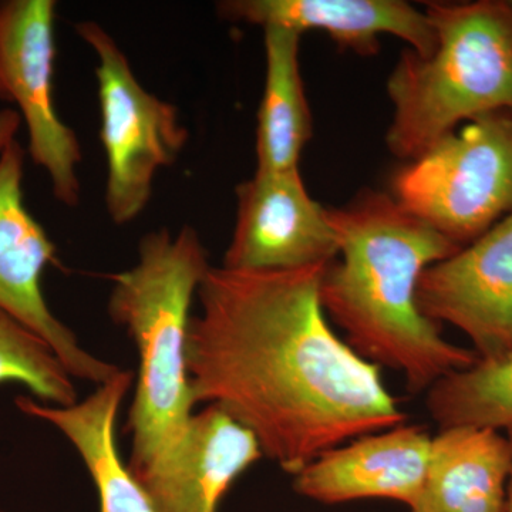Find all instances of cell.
Wrapping results in <instances>:
<instances>
[{
    "label": "cell",
    "instance_id": "1",
    "mask_svg": "<svg viewBox=\"0 0 512 512\" xmlns=\"http://www.w3.org/2000/svg\"><path fill=\"white\" fill-rule=\"evenodd\" d=\"M326 266H211L188 330L195 406L220 407L292 476L332 448L407 420L380 367L330 326L320 302Z\"/></svg>",
    "mask_w": 512,
    "mask_h": 512
},
{
    "label": "cell",
    "instance_id": "2",
    "mask_svg": "<svg viewBox=\"0 0 512 512\" xmlns=\"http://www.w3.org/2000/svg\"><path fill=\"white\" fill-rule=\"evenodd\" d=\"M328 212L339 255L323 271L320 302L350 348L380 369L402 373L413 394L473 366L478 360L473 349L444 339L417 305L423 272L456 254L460 245L387 192H360Z\"/></svg>",
    "mask_w": 512,
    "mask_h": 512
},
{
    "label": "cell",
    "instance_id": "3",
    "mask_svg": "<svg viewBox=\"0 0 512 512\" xmlns=\"http://www.w3.org/2000/svg\"><path fill=\"white\" fill-rule=\"evenodd\" d=\"M208 252L190 225L144 234L138 261L111 276L109 315L136 345V396L128 412L131 454L138 474L164 457L183 437L195 403L187 369L191 306L210 271Z\"/></svg>",
    "mask_w": 512,
    "mask_h": 512
},
{
    "label": "cell",
    "instance_id": "4",
    "mask_svg": "<svg viewBox=\"0 0 512 512\" xmlns=\"http://www.w3.org/2000/svg\"><path fill=\"white\" fill-rule=\"evenodd\" d=\"M436 46L406 50L387 79L393 119L386 144L413 161L463 121L512 111V2H429Z\"/></svg>",
    "mask_w": 512,
    "mask_h": 512
},
{
    "label": "cell",
    "instance_id": "5",
    "mask_svg": "<svg viewBox=\"0 0 512 512\" xmlns=\"http://www.w3.org/2000/svg\"><path fill=\"white\" fill-rule=\"evenodd\" d=\"M407 211L464 247L512 212V111L468 121L392 177Z\"/></svg>",
    "mask_w": 512,
    "mask_h": 512
},
{
    "label": "cell",
    "instance_id": "6",
    "mask_svg": "<svg viewBox=\"0 0 512 512\" xmlns=\"http://www.w3.org/2000/svg\"><path fill=\"white\" fill-rule=\"evenodd\" d=\"M76 33L96 55L100 141L107 161L104 204L111 222L137 220L153 197L154 178L173 167L190 140L180 110L148 92L119 43L94 20Z\"/></svg>",
    "mask_w": 512,
    "mask_h": 512
},
{
    "label": "cell",
    "instance_id": "7",
    "mask_svg": "<svg viewBox=\"0 0 512 512\" xmlns=\"http://www.w3.org/2000/svg\"><path fill=\"white\" fill-rule=\"evenodd\" d=\"M55 20V0L0 2V80L9 103L18 104L30 157L46 171L56 200L77 207L83 151L76 131L57 114L53 96Z\"/></svg>",
    "mask_w": 512,
    "mask_h": 512
},
{
    "label": "cell",
    "instance_id": "8",
    "mask_svg": "<svg viewBox=\"0 0 512 512\" xmlns=\"http://www.w3.org/2000/svg\"><path fill=\"white\" fill-rule=\"evenodd\" d=\"M25 148L13 140L0 153V311L49 343L70 375L100 384L119 367L90 355L72 330L50 311L42 278L57 264V249L25 205Z\"/></svg>",
    "mask_w": 512,
    "mask_h": 512
},
{
    "label": "cell",
    "instance_id": "9",
    "mask_svg": "<svg viewBox=\"0 0 512 512\" xmlns=\"http://www.w3.org/2000/svg\"><path fill=\"white\" fill-rule=\"evenodd\" d=\"M237 212L222 266L289 271L325 266L339 255L328 208L311 197L301 171H255L235 188Z\"/></svg>",
    "mask_w": 512,
    "mask_h": 512
},
{
    "label": "cell",
    "instance_id": "10",
    "mask_svg": "<svg viewBox=\"0 0 512 512\" xmlns=\"http://www.w3.org/2000/svg\"><path fill=\"white\" fill-rule=\"evenodd\" d=\"M417 305L468 336L478 360L512 350V212L456 254L426 268Z\"/></svg>",
    "mask_w": 512,
    "mask_h": 512
},
{
    "label": "cell",
    "instance_id": "11",
    "mask_svg": "<svg viewBox=\"0 0 512 512\" xmlns=\"http://www.w3.org/2000/svg\"><path fill=\"white\" fill-rule=\"evenodd\" d=\"M261 458L254 434L210 404L192 414L164 457L133 477L156 512H218L231 485Z\"/></svg>",
    "mask_w": 512,
    "mask_h": 512
},
{
    "label": "cell",
    "instance_id": "12",
    "mask_svg": "<svg viewBox=\"0 0 512 512\" xmlns=\"http://www.w3.org/2000/svg\"><path fill=\"white\" fill-rule=\"evenodd\" d=\"M431 437L400 426L357 437L320 454L296 474V493L322 504L382 498L412 507L429 464Z\"/></svg>",
    "mask_w": 512,
    "mask_h": 512
},
{
    "label": "cell",
    "instance_id": "13",
    "mask_svg": "<svg viewBox=\"0 0 512 512\" xmlns=\"http://www.w3.org/2000/svg\"><path fill=\"white\" fill-rule=\"evenodd\" d=\"M228 22L282 28L303 35L320 30L357 55L379 53V37L392 35L429 56L436 33L426 13L402 0H224L215 5Z\"/></svg>",
    "mask_w": 512,
    "mask_h": 512
},
{
    "label": "cell",
    "instance_id": "14",
    "mask_svg": "<svg viewBox=\"0 0 512 512\" xmlns=\"http://www.w3.org/2000/svg\"><path fill=\"white\" fill-rule=\"evenodd\" d=\"M131 383L133 373L120 370L72 406L16 399L20 412L52 424L76 448L99 494L100 512H156L117 447V416Z\"/></svg>",
    "mask_w": 512,
    "mask_h": 512
},
{
    "label": "cell",
    "instance_id": "15",
    "mask_svg": "<svg viewBox=\"0 0 512 512\" xmlns=\"http://www.w3.org/2000/svg\"><path fill=\"white\" fill-rule=\"evenodd\" d=\"M512 451L501 431L451 427L431 437L412 512H505Z\"/></svg>",
    "mask_w": 512,
    "mask_h": 512
},
{
    "label": "cell",
    "instance_id": "16",
    "mask_svg": "<svg viewBox=\"0 0 512 512\" xmlns=\"http://www.w3.org/2000/svg\"><path fill=\"white\" fill-rule=\"evenodd\" d=\"M299 33L264 29L265 83L256 124V171L298 170L312 137V114L299 62Z\"/></svg>",
    "mask_w": 512,
    "mask_h": 512
},
{
    "label": "cell",
    "instance_id": "17",
    "mask_svg": "<svg viewBox=\"0 0 512 512\" xmlns=\"http://www.w3.org/2000/svg\"><path fill=\"white\" fill-rule=\"evenodd\" d=\"M426 407L440 430L512 429V350L443 377L427 390Z\"/></svg>",
    "mask_w": 512,
    "mask_h": 512
},
{
    "label": "cell",
    "instance_id": "18",
    "mask_svg": "<svg viewBox=\"0 0 512 512\" xmlns=\"http://www.w3.org/2000/svg\"><path fill=\"white\" fill-rule=\"evenodd\" d=\"M72 379L49 343L0 311V384H22L42 403L72 406L77 403Z\"/></svg>",
    "mask_w": 512,
    "mask_h": 512
},
{
    "label": "cell",
    "instance_id": "19",
    "mask_svg": "<svg viewBox=\"0 0 512 512\" xmlns=\"http://www.w3.org/2000/svg\"><path fill=\"white\" fill-rule=\"evenodd\" d=\"M22 119L18 110L2 109L0 110V153L13 140H16Z\"/></svg>",
    "mask_w": 512,
    "mask_h": 512
},
{
    "label": "cell",
    "instance_id": "20",
    "mask_svg": "<svg viewBox=\"0 0 512 512\" xmlns=\"http://www.w3.org/2000/svg\"><path fill=\"white\" fill-rule=\"evenodd\" d=\"M508 440H510L511 451H512V429L507 431ZM505 512H512V468H511V476L510 481H508V491H507V504H505Z\"/></svg>",
    "mask_w": 512,
    "mask_h": 512
},
{
    "label": "cell",
    "instance_id": "21",
    "mask_svg": "<svg viewBox=\"0 0 512 512\" xmlns=\"http://www.w3.org/2000/svg\"><path fill=\"white\" fill-rule=\"evenodd\" d=\"M0 101H9L8 94H6L5 87H3L2 80H0Z\"/></svg>",
    "mask_w": 512,
    "mask_h": 512
},
{
    "label": "cell",
    "instance_id": "22",
    "mask_svg": "<svg viewBox=\"0 0 512 512\" xmlns=\"http://www.w3.org/2000/svg\"><path fill=\"white\" fill-rule=\"evenodd\" d=\"M0 512H2V511H0Z\"/></svg>",
    "mask_w": 512,
    "mask_h": 512
}]
</instances>
